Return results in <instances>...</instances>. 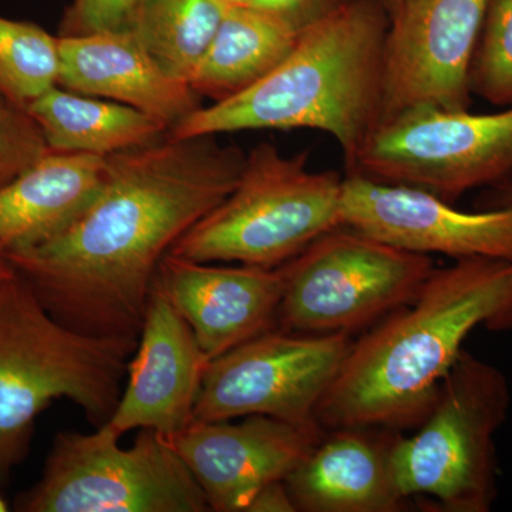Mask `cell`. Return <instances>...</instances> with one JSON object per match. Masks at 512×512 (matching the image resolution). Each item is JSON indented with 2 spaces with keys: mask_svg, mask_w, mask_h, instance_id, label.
<instances>
[{
  "mask_svg": "<svg viewBox=\"0 0 512 512\" xmlns=\"http://www.w3.org/2000/svg\"><path fill=\"white\" fill-rule=\"evenodd\" d=\"M247 154L217 136H164L107 156L103 185L55 237L8 254L63 325L138 340L161 259L235 190Z\"/></svg>",
  "mask_w": 512,
  "mask_h": 512,
  "instance_id": "1",
  "label": "cell"
},
{
  "mask_svg": "<svg viewBox=\"0 0 512 512\" xmlns=\"http://www.w3.org/2000/svg\"><path fill=\"white\" fill-rule=\"evenodd\" d=\"M477 328L512 329V261L468 258L434 268L413 302L352 343L316 423L322 430L417 426Z\"/></svg>",
  "mask_w": 512,
  "mask_h": 512,
  "instance_id": "2",
  "label": "cell"
},
{
  "mask_svg": "<svg viewBox=\"0 0 512 512\" xmlns=\"http://www.w3.org/2000/svg\"><path fill=\"white\" fill-rule=\"evenodd\" d=\"M389 15L379 0H348L299 36L265 79L232 99L202 106L173 137L247 130H319L335 138L348 171L382 116Z\"/></svg>",
  "mask_w": 512,
  "mask_h": 512,
  "instance_id": "3",
  "label": "cell"
},
{
  "mask_svg": "<svg viewBox=\"0 0 512 512\" xmlns=\"http://www.w3.org/2000/svg\"><path fill=\"white\" fill-rule=\"evenodd\" d=\"M137 343L63 325L16 271L0 284V488L29 456L53 400H72L96 429L111 419Z\"/></svg>",
  "mask_w": 512,
  "mask_h": 512,
  "instance_id": "4",
  "label": "cell"
},
{
  "mask_svg": "<svg viewBox=\"0 0 512 512\" xmlns=\"http://www.w3.org/2000/svg\"><path fill=\"white\" fill-rule=\"evenodd\" d=\"M308 160L305 151L284 156L271 143L252 148L235 190L188 229L170 254L275 269L343 227L345 177L312 171Z\"/></svg>",
  "mask_w": 512,
  "mask_h": 512,
  "instance_id": "5",
  "label": "cell"
},
{
  "mask_svg": "<svg viewBox=\"0 0 512 512\" xmlns=\"http://www.w3.org/2000/svg\"><path fill=\"white\" fill-rule=\"evenodd\" d=\"M510 404L504 373L463 350L417 433L390 441V473L400 497L434 498L444 512L491 511L497 498L495 434Z\"/></svg>",
  "mask_w": 512,
  "mask_h": 512,
  "instance_id": "6",
  "label": "cell"
},
{
  "mask_svg": "<svg viewBox=\"0 0 512 512\" xmlns=\"http://www.w3.org/2000/svg\"><path fill=\"white\" fill-rule=\"evenodd\" d=\"M101 426L60 431L42 477L19 494L20 512H208L207 497L170 437L141 429L133 446Z\"/></svg>",
  "mask_w": 512,
  "mask_h": 512,
  "instance_id": "7",
  "label": "cell"
},
{
  "mask_svg": "<svg viewBox=\"0 0 512 512\" xmlns=\"http://www.w3.org/2000/svg\"><path fill=\"white\" fill-rule=\"evenodd\" d=\"M279 268L284 275L279 329L348 335L413 302L434 262L339 227Z\"/></svg>",
  "mask_w": 512,
  "mask_h": 512,
  "instance_id": "8",
  "label": "cell"
},
{
  "mask_svg": "<svg viewBox=\"0 0 512 512\" xmlns=\"http://www.w3.org/2000/svg\"><path fill=\"white\" fill-rule=\"evenodd\" d=\"M348 174L457 201L512 177V106L473 114L416 107L380 121Z\"/></svg>",
  "mask_w": 512,
  "mask_h": 512,
  "instance_id": "9",
  "label": "cell"
},
{
  "mask_svg": "<svg viewBox=\"0 0 512 512\" xmlns=\"http://www.w3.org/2000/svg\"><path fill=\"white\" fill-rule=\"evenodd\" d=\"M349 336L269 330L210 360L194 420L268 416L319 427L316 410L348 356Z\"/></svg>",
  "mask_w": 512,
  "mask_h": 512,
  "instance_id": "10",
  "label": "cell"
},
{
  "mask_svg": "<svg viewBox=\"0 0 512 512\" xmlns=\"http://www.w3.org/2000/svg\"><path fill=\"white\" fill-rule=\"evenodd\" d=\"M487 5L488 0H400L384 42L380 121L416 107L471 109L468 76Z\"/></svg>",
  "mask_w": 512,
  "mask_h": 512,
  "instance_id": "11",
  "label": "cell"
},
{
  "mask_svg": "<svg viewBox=\"0 0 512 512\" xmlns=\"http://www.w3.org/2000/svg\"><path fill=\"white\" fill-rule=\"evenodd\" d=\"M343 227L414 254L512 261V210L466 212L419 188L345 175Z\"/></svg>",
  "mask_w": 512,
  "mask_h": 512,
  "instance_id": "12",
  "label": "cell"
},
{
  "mask_svg": "<svg viewBox=\"0 0 512 512\" xmlns=\"http://www.w3.org/2000/svg\"><path fill=\"white\" fill-rule=\"evenodd\" d=\"M320 427L268 416L242 423L194 420L171 443L215 512H247L265 485L285 481L322 439Z\"/></svg>",
  "mask_w": 512,
  "mask_h": 512,
  "instance_id": "13",
  "label": "cell"
},
{
  "mask_svg": "<svg viewBox=\"0 0 512 512\" xmlns=\"http://www.w3.org/2000/svg\"><path fill=\"white\" fill-rule=\"evenodd\" d=\"M208 363L190 325L153 285L119 404L104 426L120 437L136 429L167 437L184 430L194 421Z\"/></svg>",
  "mask_w": 512,
  "mask_h": 512,
  "instance_id": "14",
  "label": "cell"
},
{
  "mask_svg": "<svg viewBox=\"0 0 512 512\" xmlns=\"http://www.w3.org/2000/svg\"><path fill=\"white\" fill-rule=\"evenodd\" d=\"M153 285L190 325L210 360L274 329L284 295L281 268L212 266L170 252Z\"/></svg>",
  "mask_w": 512,
  "mask_h": 512,
  "instance_id": "15",
  "label": "cell"
},
{
  "mask_svg": "<svg viewBox=\"0 0 512 512\" xmlns=\"http://www.w3.org/2000/svg\"><path fill=\"white\" fill-rule=\"evenodd\" d=\"M59 52L60 87L134 107L168 131L202 107L190 84L165 72L131 30L59 36Z\"/></svg>",
  "mask_w": 512,
  "mask_h": 512,
  "instance_id": "16",
  "label": "cell"
},
{
  "mask_svg": "<svg viewBox=\"0 0 512 512\" xmlns=\"http://www.w3.org/2000/svg\"><path fill=\"white\" fill-rule=\"evenodd\" d=\"M369 429L330 430L286 477L296 510L305 512H397L406 500L390 473V441Z\"/></svg>",
  "mask_w": 512,
  "mask_h": 512,
  "instance_id": "17",
  "label": "cell"
},
{
  "mask_svg": "<svg viewBox=\"0 0 512 512\" xmlns=\"http://www.w3.org/2000/svg\"><path fill=\"white\" fill-rule=\"evenodd\" d=\"M107 157L49 151L0 187V249L6 255L46 242L96 197Z\"/></svg>",
  "mask_w": 512,
  "mask_h": 512,
  "instance_id": "18",
  "label": "cell"
},
{
  "mask_svg": "<svg viewBox=\"0 0 512 512\" xmlns=\"http://www.w3.org/2000/svg\"><path fill=\"white\" fill-rule=\"evenodd\" d=\"M50 151L111 156L154 143L168 134L160 120L143 111L63 89L47 90L28 107Z\"/></svg>",
  "mask_w": 512,
  "mask_h": 512,
  "instance_id": "19",
  "label": "cell"
},
{
  "mask_svg": "<svg viewBox=\"0 0 512 512\" xmlns=\"http://www.w3.org/2000/svg\"><path fill=\"white\" fill-rule=\"evenodd\" d=\"M299 36L251 6L228 8L188 84L212 103L232 99L265 79Z\"/></svg>",
  "mask_w": 512,
  "mask_h": 512,
  "instance_id": "20",
  "label": "cell"
},
{
  "mask_svg": "<svg viewBox=\"0 0 512 512\" xmlns=\"http://www.w3.org/2000/svg\"><path fill=\"white\" fill-rule=\"evenodd\" d=\"M227 10L221 0H137L131 32L165 72L188 83Z\"/></svg>",
  "mask_w": 512,
  "mask_h": 512,
  "instance_id": "21",
  "label": "cell"
},
{
  "mask_svg": "<svg viewBox=\"0 0 512 512\" xmlns=\"http://www.w3.org/2000/svg\"><path fill=\"white\" fill-rule=\"evenodd\" d=\"M59 36L30 22L0 16V96L28 110L59 84Z\"/></svg>",
  "mask_w": 512,
  "mask_h": 512,
  "instance_id": "22",
  "label": "cell"
},
{
  "mask_svg": "<svg viewBox=\"0 0 512 512\" xmlns=\"http://www.w3.org/2000/svg\"><path fill=\"white\" fill-rule=\"evenodd\" d=\"M468 80L481 99L512 106V0H488Z\"/></svg>",
  "mask_w": 512,
  "mask_h": 512,
  "instance_id": "23",
  "label": "cell"
},
{
  "mask_svg": "<svg viewBox=\"0 0 512 512\" xmlns=\"http://www.w3.org/2000/svg\"><path fill=\"white\" fill-rule=\"evenodd\" d=\"M49 151L45 136L29 111L0 96V187Z\"/></svg>",
  "mask_w": 512,
  "mask_h": 512,
  "instance_id": "24",
  "label": "cell"
},
{
  "mask_svg": "<svg viewBox=\"0 0 512 512\" xmlns=\"http://www.w3.org/2000/svg\"><path fill=\"white\" fill-rule=\"evenodd\" d=\"M137 0H73L64 12L59 36H86L133 29Z\"/></svg>",
  "mask_w": 512,
  "mask_h": 512,
  "instance_id": "25",
  "label": "cell"
},
{
  "mask_svg": "<svg viewBox=\"0 0 512 512\" xmlns=\"http://www.w3.org/2000/svg\"><path fill=\"white\" fill-rule=\"evenodd\" d=\"M348 0H254L251 8L278 20L293 32H305L329 18Z\"/></svg>",
  "mask_w": 512,
  "mask_h": 512,
  "instance_id": "26",
  "label": "cell"
},
{
  "mask_svg": "<svg viewBox=\"0 0 512 512\" xmlns=\"http://www.w3.org/2000/svg\"><path fill=\"white\" fill-rule=\"evenodd\" d=\"M295 504L285 481L265 485L258 494L252 498L247 512H295Z\"/></svg>",
  "mask_w": 512,
  "mask_h": 512,
  "instance_id": "27",
  "label": "cell"
},
{
  "mask_svg": "<svg viewBox=\"0 0 512 512\" xmlns=\"http://www.w3.org/2000/svg\"><path fill=\"white\" fill-rule=\"evenodd\" d=\"M483 210H512V177L495 185L494 191L481 202Z\"/></svg>",
  "mask_w": 512,
  "mask_h": 512,
  "instance_id": "28",
  "label": "cell"
},
{
  "mask_svg": "<svg viewBox=\"0 0 512 512\" xmlns=\"http://www.w3.org/2000/svg\"><path fill=\"white\" fill-rule=\"evenodd\" d=\"M13 271H15V269L10 265L8 256L0 249V284H2L6 278H9V276L13 274Z\"/></svg>",
  "mask_w": 512,
  "mask_h": 512,
  "instance_id": "29",
  "label": "cell"
},
{
  "mask_svg": "<svg viewBox=\"0 0 512 512\" xmlns=\"http://www.w3.org/2000/svg\"><path fill=\"white\" fill-rule=\"evenodd\" d=\"M380 5L386 10L389 19L392 18L396 10L399 9L400 0H379Z\"/></svg>",
  "mask_w": 512,
  "mask_h": 512,
  "instance_id": "30",
  "label": "cell"
},
{
  "mask_svg": "<svg viewBox=\"0 0 512 512\" xmlns=\"http://www.w3.org/2000/svg\"><path fill=\"white\" fill-rule=\"evenodd\" d=\"M221 2L228 8H247V6H252L254 0H221Z\"/></svg>",
  "mask_w": 512,
  "mask_h": 512,
  "instance_id": "31",
  "label": "cell"
},
{
  "mask_svg": "<svg viewBox=\"0 0 512 512\" xmlns=\"http://www.w3.org/2000/svg\"><path fill=\"white\" fill-rule=\"evenodd\" d=\"M9 511V505L3 500L2 495H0V512Z\"/></svg>",
  "mask_w": 512,
  "mask_h": 512,
  "instance_id": "32",
  "label": "cell"
}]
</instances>
